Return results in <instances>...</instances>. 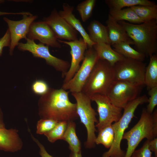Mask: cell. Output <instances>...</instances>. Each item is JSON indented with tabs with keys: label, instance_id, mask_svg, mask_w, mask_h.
Listing matches in <instances>:
<instances>
[{
	"label": "cell",
	"instance_id": "8",
	"mask_svg": "<svg viewBox=\"0 0 157 157\" xmlns=\"http://www.w3.org/2000/svg\"><path fill=\"white\" fill-rule=\"evenodd\" d=\"M99 59L93 47L88 48L85 51L84 58L81 66L72 78L63 83L61 88L69 92H80L88 78L94 65Z\"/></svg>",
	"mask_w": 157,
	"mask_h": 157
},
{
	"label": "cell",
	"instance_id": "7",
	"mask_svg": "<svg viewBox=\"0 0 157 157\" xmlns=\"http://www.w3.org/2000/svg\"><path fill=\"white\" fill-rule=\"evenodd\" d=\"M146 67L142 62L125 58L114 65L115 80L142 86L144 85Z\"/></svg>",
	"mask_w": 157,
	"mask_h": 157
},
{
	"label": "cell",
	"instance_id": "1",
	"mask_svg": "<svg viewBox=\"0 0 157 157\" xmlns=\"http://www.w3.org/2000/svg\"><path fill=\"white\" fill-rule=\"evenodd\" d=\"M69 93L61 88H49L48 92L41 96L39 102V114L42 119L67 122L77 119L78 116L76 104L70 101Z\"/></svg>",
	"mask_w": 157,
	"mask_h": 157
},
{
	"label": "cell",
	"instance_id": "39",
	"mask_svg": "<svg viewBox=\"0 0 157 157\" xmlns=\"http://www.w3.org/2000/svg\"><path fill=\"white\" fill-rule=\"evenodd\" d=\"M0 128H4V125L3 124L1 119V114L0 113Z\"/></svg>",
	"mask_w": 157,
	"mask_h": 157
},
{
	"label": "cell",
	"instance_id": "40",
	"mask_svg": "<svg viewBox=\"0 0 157 157\" xmlns=\"http://www.w3.org/2000/svg\"><path fill=\"white\" fill-rule=\"evenodd\" d=\"M151 157H154V156H152Z\"/></svg>",
	"mask_w": 157,
	"mask_h": 157
},
{
	"label": "cell",
	"instance_id": "11",
	"mask_svg": "<svg viewBox=\"0 0 157 157\" xmlns=\"http://www.w3.org/2000/svg\"><path fill=\"white\" fill-rule=\"evenodd\" d=\"M90 97L97 105L99 119L95 127L98 131L117 122L121 118L123 109L113 104L106 95L97 94Z\"/></svg>",
	"mask_w": 157,
	"mask_h": 157
},
{
	"label": "cell",
	"instance_id": "15",
	"mask_svg": "<svg viewBox=\"0 0 157 157\" xmlns=\"http://www.w3.org/2000/svg\"><path fill=\"white\" fill-rule=\"evenodd\" d=\"M27 38L38 40L40 43L53 48H60L61 44L53 32L44 22H33L31 24L27 35Z\"/></svg>",
	"mask_w": 157,
	"mask_h": 157
},
{
	"label": "cell",
	"instance_id": "23",
	"mask_svg": "<svg viewBox=\"0 0 157 157\" xmlns=\"http://www.w3.org/2000/svg\"><path fill=\"white\" fill-rule=\"evenodd\" d=\"M76 125L74 121L68 122L63 140L68 143L72 153H78L81 152V146L76 133Z\"/></svg>",
	"mask_w": 157,
	"mask_h": 157
},
{
	"label": "cell",
	"instance_id": "32",
	"mask_svg": "<svg viewBox=\"0 0 157 157\" xmlns=\"http://www.w3.org/2000/svg\"><path fill=\"white\" fill-rule=\"evenodd\" d=\"M148 94L149 97L148 100V104L146 109L148 113L151 114L157 105V87L148 90Z\"/></svg>",
	"mask_w": 157,
	"mask_h": 157
},
{
	"label": "cell",
	"instance_id": "14",
	"mask_svg": "<svg viewBox=\"0 0 157 157\" xmlns=\"http://www.w3.org/2000/svg\"><path fill=\"white\" fill-rule=\"evenodd\" d=\"M60 43H63L70 47L71 60L70 67L65 74L63 83L70 81L79 68L81 62L84 58L85 54L88 48L82 38L73 41H65L58 40Z\"/></svg>",
	"mask_w": 157,
	"mask_h": 157
},
{
	"label": "cell",
	"instance_id": "16",
	"mask_svg": "<svg viewBox=\"0 0 157 157\" xmlns=\"http://www.w3.org/2000/svg\"><path fill=\"white\" fill-rule=\"evenodd\" d=\"M74 9L73 6H70L67 3H64L63 5V10L59 11L58 13L61 17L80 33L88 48L92 47L96 43L90 40L88 33L80 20L73 14V12Z\"/></svg>",
	"mask_w": 157,
	"mask_h": 157
},
{
	"label": "cell",
	"instance_id": "21",
	"mask_svg": "<svg viewBox=\"0 0 157 157\" xmlns=\"http://www.w3.org/2000/svg\"><path fill=\"white\" fill-rule=\"evenodd\" d=\"M109 14L117 22L126 21L131 24H137L144 22L131 7L117 10L109 9Z\"/></svg>",
	"mask_w": 157,
	"mask_h": 157
},
{
	"label": "cell",
	"instance_id": "24",
	"mask_svg": "<svg viewBox=\"0 0 157 157\" xmlns=\"http://www.w3.org/2000/svg\"><path fill=\"white\" fill-rule=\"evenodd\" d=\"M113 49L124 58L143 62L145 56L133 49L128 43L121 42L112 45Z\"/></svg>",
	"mask_w": 157,
	"mask_h": 157
},
{
	"label": "cell",
	"instance_id": "10",
	"mask_svg": "<svg viewBox=\"0 0 157 157\" xmlns=\"http://www.w3.org/2000/svg\"><path fill=\"white\" fill-rule=\"evenodd\" d=\"M142 87L115 80L109 88L106 95L115 106L123 109L128 103L139 96Z\"/></svg>",
	"mask_w": 157,
	"mask_h": 157
},
{
	"label": "cell",
	"instance_id": "28",
	"mask_svg": "<svg viewBox=\"0 0 157 157\" xmlns=\"http://www.w3.org/2000/svg\"><path fill=\"white\" fill-rule=\"evenodd\" d=\"M96 1V0H86L78 5L76 10L83 22H86L91 17Z\"/></svg>",
	"mask_w": 157,
	"mask_h": 157
},
{
	"label": "cell",
	"instance_id": "29",
	"mask_svg": "<svg viewBox=\"0 0 157 157\" xmlns=\"http://www.w3.org/2000/svg\"><path fill=\"white\" fill-rule=\"evenodd\" d=\"M68 123L66 121L58 122L51 130L45 134L44 135L51 142H54L58 140H63Z\"/></svg>",
	"mask_w": 157,
	"mask_h": 157
},
{
	"label": "cell",
	"instance_id": "9",
	"mask_svg": "<svg viewBox=\"0 0 157 157\" xmlns=\"http://www.w3.org/2000/svg\"><path fill=\"white\" fill-rule=\"evenodd\" d=\"M25 43L19 42L18 49L22 51H28L35 57L44 59L46 63L52 67L57 71L62 73L64 78L65 74L69 70L70 63L67 61L59 58L51 54L49 46L40 43L36 44L34 40L27 38Z\"/></svg>",
	"mask_w": 157,
	"mask_h": 157
},
{
	"label": "cell",
	"instance_id": "27",
	"mask_svg": "<svg viewBox=\"0 0 157 157\" xmlns=\"http://www.w3.org/2000/svg\"><path fill=\"white\" fill-rule=\"evenodd\" d=\"M112 124L98 131V135L95 141V144H102L108 149L110 148L113 144L114 138V132Z\"/></svg>",
	"mask_w": 157,
	"mask_h": 157
},
{
	"label": "cell",
	"instance_id": "3",
	"mask_svg": "<svg viewBox=\"0 0 157 157\" xmlns=\"http://www.w3.org/2000/svg\"><path fill=\"white\" fill-rule=\"evenodd\" d=\"M157 136V111L148 113L146 109L142 110L138 122L128 131L125 133L123 139L127 142L124 157H131L141 141L144 138L150 141Z\"/></svg>",
	"mask_w": 157,
	"mask_h": 157
},
{
	"label": "cell",
	"instance_id": "20",
	"mask_svg": "<svg viewBox=\"0 0 157 157\" xmlns=\"http://www.w3.org/2000/svg\"><path fill=\"white\" fill-rule=\"evenodd\" d=\"M93 47L96 51L99 59L107 61L113 66L125 58L113 49L110 44L99 43L94 44Z\"/></svg>",
	"mask_w": 157,
	"mask_h": 157
},
{
	"label": "cell",
	"instance_id": "22",
	"mask_svg": "<svg viewBox=\"0 0 157 157\" xmlns=\"http://www.w3.org/2000/svg\"><path fill=\"white\" fill-rule=\"evenodd\" d=\"M149 58V63L146 67L144 76V85L148 90L157 87V55L154 54Z\"/></svg>",
	"mask_w": 157,
	"mask_h": 157
},
{
	"label": "cell",
	"instance_id": "17",
	"mask_svg": "<svg viewBox=\"0 0 157 157\" xmlns=\"http://www.w3.org/2000/svg\"><path fill=\"white\" fill-rule=\"evenodd\" d=\"M106 23L111 46L121 42L134 45L133 41L129 37L124 28L109 14Z\"/></svg>",
	"mask_w": 157,
	"mask_h": 157
},
{
	"label": "cell",
	"instance_id": "38",
	"mask_svg": "<svg viewBox=\"0 0 157 157\" xmlns=\"http://www.w3.org/2000/svg\"><path fill=\"white\" fill-rule=\"evenodd\" d=\"M72 157H82L81 152L79 153H72Z\"/></svg>",
	"mask_w": 157,
	"mask_h": 157
},
{
	"label": "cell",
	"instance_id": "25",
	"mask_svg": "<svg viewBox=\"0 0 157 157\" xmlns=\"http://www.w3.org/2000/svg\"><path fill=\"white\" fill-rule=\"evenodd\" d=\"M110 9L117 10L127 7L136 6H152L156 5L152 1L148 0H106L105 1Z\"/></svg>",
	"mask_w": 157,
	"mask_h": 157
},
{
	"label": "cell",
	"instance_id": "5",
	"mask_svg": "<svg viewBox=\"0 0 157 157\" xmlns=\"http://www.w3.org/2000/svg\"><path fill=\"white\" fill-rule=\"evenodd\" d=\"M148 100L146 95L138 96L124 107L121 118L112 124L114 132L113 144L109 150L103 154L102 157H124L125 152L121 149V144L125 131L134 117L135 111L138 106L148 103Z\"/></svg>",
	"mask_w": 157,
	"mask_h": 157
},
{
	"label": "cell",
	"instance_id": "2",
	"mask_svg": "<svg viewBox=\"0 0 157 157\" xmlns=\"http://www.w3.org/2000/svg\"><path fill=\"white\" fill-rule=\"evenodd\" d=\"M118 22L134 42L137 51L150 57L157 51V20L139 24L125 21Z\"/></svg>",
	"mask_w": 157,
	"mask_h": 157
},
{
	"label": "cell",
	"instance_id": "4",
	"mask_svg": "<svg viewBox=\"0 0 157 157\" xmlns=\"http://www.w3.org/2000/svg\"><path fill=\"white\" fill-rule=\"evenodd\" d=\"M115 80L114 66L106 60L99 59L81 92L89 97L97 94L106 95Z\"/></svg>",
	"mask_w": 157,
	"mask_h": 157
},
{
	"label": "cell",
	"instance_id": "18",
	"mask_svg": "<svg viewBox=\"0 0 157 157\" xmlns=\"http://www.w3.org/2000/svg\"><path fill=\"white\" fill-rule=\"evenodd\" d=\"M22 143L15 129L0 128V149L15 152L20 149Z\"/></svg>",
	"mask_w": 157,
	"mask_h": 157
},
{
	"label": "cell",
	"instance_id": "31",
	"mask_svg": "<svg viewBox=\"0 0 157 157\" xmlns=\"http://www.w3.org/2000/svg\"><path fill=\"white\" fill-rule=\"evenodd\" d=\"M50 88L44 81L38 80L35 81L32 85V89L35 94L41 96L46 94Z\"/></svg>",
	"mask_w": 157,
	"mask_h": 157
},
{
	"label": "cell",
	"instance_id": "12",
	"mask_svg": "<svg viewBox=\"0 0 157 157\" xmlns=\"http://www.w3.org/2000/svg\"><path fill=\"white\" fill-rule=\"evenodd\" d=\"M50 27L58 40L73 41L77 40L78 32L59 15L56 9L43 21Z\"/></svg>",
	"mask_w": 157,
	"mask_h": 157
},
{
	"label": "cell",
	"instance_id": "13",
	"mask_svg": "<svg viewBox=\"0 0 157 157\" xmlns=\"http://www.w3.org/2000/svg\"><path fill=\"white\" fill-rule=\"evenodd\" d=\"M23 16L22 19L17 21L12 20L6 17L3 18L8 24L10 33L9 53L11 55L13 54L15 48L17 46L20 40L25 39L26 40L30 27L38 17L36 15H28L26 14Z\"/></svg>",
	"mask_w": 157,
	"mask_h": 157
},
{
	"label": "cell",
	"instance_id": "30",
	"mask_svg": "<svg viewBox=\"0 0 157 157\" xmlns=\"http://www.w3.org/2000/svg\"><path fill=\"white\" fill-rule=\"evenodd\" d=\"M58 122L51 119H42L37 123L36 132L38 134H44L51 130Z\"/></svg>",
	"mask_w": 157,
	"mask_h": 157
},
{
	"label": "cell",
	"instance_id": "34",
	"mask_svg": "<svg viewBox=\"0 0 157 157\" xmlns=\"http://www.w3.org/2000/svg\"><path fill=\"white\" fill-rule=\"evenodd\" d=\"M10 33L8 29L4 35L0 39V56L2 55L3 48L6 47H10Z\"/></svg>",
	"mask_w": 157,
	"mask_h": 157
},
{
	"label": "cell",
	"instance_id": "36",
	"mask_svg": "<svg viewBox=\"0 0 157 157\" xmlns=\"http://www.w3.org/2000/svg\"><path fill=\"white\" fill-rule=\"evenodd\" d=\"M149 148L150 150L154 153V157H157V138H154L149 141Z\"/></svg>",
	"mask_w": 157,
	"mask_h": 157
},
{
	"label": "cell",
	"instance_id": "37",
	"mask_svg": "<svg viewBox=\"0 0 157 157\" xmlns=\"http://www.w3.org/2000/svg\"><path fill=\"white\" fill-rule=\"evenodd\" d=\"M26 14L27 15H32L31 13L28 12H21L15 13L6 12H2L0 11V16L8 15H23Z\"/></svg>",
	"mask_w": 157,
	"mask_h": 157
},
{
	"label": "cell",
	"instance_id": "33",
	"mask_svg": "<svg viewBox=\"0 0 157 157\" xmlns=\"http://www.w3.org/2000/svg\"><path fill=\"white\" fill-rule=\"evenodd\" d=\"M149 141L147 140L141 148L134 151L131 157H151L152 152L149 147Z\"/></svg>",
	"mask_w": 157,
	"mask_h": 157
},
{
	"label": "cell",
	"instance_id": "35",
	"mask_svg": "<svg viewBox=\"0 0 157 157\" xmlns=\"http://www.w3.org/2000/svg\"><path fill=\"white\" fill-rule=\"evenodd\" d=\"M33 139L40 148V154L41 157H53L47 152L44 146L37 139L32 136Z\"/></svg>",
	"mask_w": 157,
	"mask_h": 157
},
{
	"label": "cell",
	"instance_id": "26",
	"mask_svg": "<svg viewBox=\"0 0 157 157\" xmlns=\"http://www.w3.org/2000/svg\"><path fill=\"white\" fill-rule=\"evenodd\" d=\"M144 22L157 20V5L136 6L131 7Z\"/></svg>",
	"mask_w": 157,
	"mask_h": 157
},
{
	"label": "cell",
	"instance_id": "19",
	"mask_svg": "<svg viewBox=\"0 0 157 157\" xmlns=\"http://www.w3.org/2000/svg\"><path fill=\"white\" fill-rule=\"evenodd\" d=\"M87 29L89 38L92 42L96 44L104 43L110 44L106 26L94 20L91 22Z\"/></svg>",
	"mask_w": 157,
	"mask_h": 157
},
{
	"label": "cell",
	"instance_id": "6",
	"mask_svg": "<svg viewBox=\"0 0 157 157\" xmlns=\"http://www.w3.org/2000/svg\"><path fill=\"white\" fill-rule=\"evenodd\" d=\"M76 101L77 112L81 122L85 126L87 133V139L85 143L88 148H93L95 145L97 131L95 123L98 122L97 113L92 108L90 97L82 92L71 93Z\"/></svg>",
	"mask_w": 157,
	"mask_h": 157
}]
</instances>
